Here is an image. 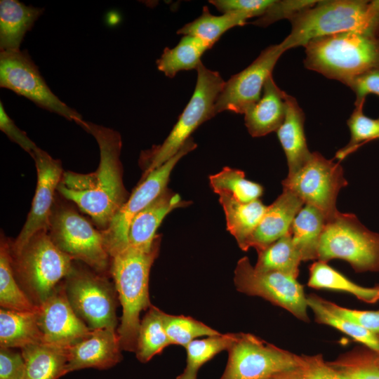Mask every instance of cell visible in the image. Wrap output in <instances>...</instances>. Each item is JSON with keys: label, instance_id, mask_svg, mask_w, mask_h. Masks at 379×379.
Wrapping results in <instances>:
<instances>
[{"label": "cell", "instance_id": "2", "mask_svg": "<svg viewBox=\"0 0 379 379\" xmlns=\"http://www.w3.org/2000/svg\"><path fill=\"white\" fill-rule=\"evenodd\" d=\"M161 241V235L157 234L152 245L147 247L128 245L111 258L110 274L122 307L117 329L122 350L135 352L140 313L152 305L149 272L159 255Z\"/></svg>", "mask_w": 379, "mask_h": 379}, {"label": "cell", "instance_id": "47", "mask_svg": "<svg viewBox=\"0 0 379 379\" xmlns=\"http://www.w3.org/2000/svg\"><path fill=\"white\" fill-rule=\"evenodd\" d=\"M275 379H303L298 373V370L290 373L283 374Z\"/></svg>", "mask_w": 379, "mask_h": 379}, {"label": "cell", "instance_id": "39", "mask_svg": "<svg viewBox=\"0 0 379 379\" xmlns=\"http://www.w3.org/2000/svg\"><path fill=\"white\" fill-rule=\"evenodd\" d=\"M351 379H379V366L371 350H357L328 362Z\"/></svg>", "mask_w": 379, "mask_h": 379}, {"label": "cell", "instance_id": "10", "mask_svg": "<svg viewBox=\"0 0 379 379\" xmlns=\"http://www.w3.org/2000/svg\"><path fill=\"white\" fill-rule=\"evenodd\" d=\"M220 379H275L300 368L301 357L251 334L238 333Z\"/></svg>", "mask_w": 379, "mask_h": 379}, {"label": "cell", "instance_id": "33", "mask_svg": "<svg viewBox=\"0 0 379 379\" xmlns=\"http://www.w3.org/2000/svg\"><path fill=\"white\" fill-rule=\"evenodd\" d=\"M161 312L162 310L152 305L140 320L135 353L141 363L149 361L171 345L164 326Z\"/></svg>", "mask_w": 379, "mask_h": 379}, {"label": "cell", "instance_id": "43", "mask_svg": "<svg viewBox=\"0 0 379 379\" xmlns=\"http://www.w3.org/2000/svg\"><path fill=\"white\" fill-rule=\"evenodd\" d=\"M209 2L223 13L242 12L251 18H258L265 13L273 0H211Z\"/></svg>", "mask_w": 379, "mask_h": 379}, {"label": "cell", "instance_id": "26", "mask_svg": "<svg viewBox=\"0 0 379 379\" xmlns=\"http://www.w3.org/2000/svg\"><path fill=\"white\" fill-rule=\"evenodd\" d=\"M44 343L39 326L36 312H20L1 308V347H22Z\"/></svg>", "mask_w": 379, "mask_h": 379}, {"label": "cell", "instance_id": "14", "mask_svg": "<svg viewBox=\"0 0 379 379\" xmlns=\"http://www.w3.org/2000/svg\"><path fill=\"white\" fill-rule=\"evenodd\" d=\"M234 284L240 293L260 297L302 321H310L303 286L292 276L280 272L258 271L245 256L237 262Z\"/></svg>", "mask_w": 379, "mask_h": 379}, {"label": "cell", "instance_id": "25", "mask_svg": "<svg viewBox=\"0 0 379 379\" xmlns=\"http://www.w3.org/2000/svg\"><path fill=\"white\" fill-rule=\"evenodd\" d=\"M21 354L24 379H58L67 373L68 348L41 343L22 347Z\"/></svg>", "mask_w": 379, "mask_h": 379}, {"label": "cell", "instance_id": "42", "mask_svg": "<svg viewBox=\"0 0 379 379\" xmlns=\"http://www.w3.org/2000/svg\"><path fill=\"white\" fill-rule=\"evenodd\" d=\"M321 302L325 307L333 314L350 320L379 336V310H352L323 298Z\"/></svg>", "mask_w": 379, "mask_h": 379}, {"label": "cell", "instance_id": "4", "mask_svg": "<svg viewBox=\"0 0 379 379\" xmlns=\"http://www.w3.org/2000/svg\"><path fill=\"white\" fill-rule=\"evenodd\" d=\"M305 67L347 86L357 77L379 70V37L342 32L317 37L304 46Z\"/></svg>", "mask_w": 379, "mask_h": 379}, {"label": "cell", "instance_id": "15", "mask_svg": "<svg viewBox=\"0 0 379 379\" xmlns=\"http://www.w3.org/2000/svg\"><path fill=\"white\" fill-rule=\"evenodd\" d=\"M287 51L281 42L265 48L246 68L225 81L216 102L215 112H245L260 98L266 80L281 55Z\"/></svg>", "mask_w": 379, "mask_h": 379}, {"label": "cell", "instance_id": "32", "mask_svg": "<svg viewBox=\"0 0 379 379\" xmlns=\"http://www.w3.org/2000/svg\"><path fill=\"white\" fill-rule=\"evenodd\" d=\"M10 240L1 234L0 243V305L1 308L37 312L36 306L19 286L11 265Z\"/></svg>", "mask_w": 379, "mask_h": 379}, {"label": "cell", "instance_id": "27", "mask_svg": "<svg viewBox=\"0 0 379 379\" xmlns=\"http://www.w3.org/2000/svg\"><path fill=\"white\" fill-rule=\"evenodd\" d=\"M327 220L317 208L304 204L297 213L290 233L302 261L317 260L319 240Z\"/></svg>", "mask_w": 379, "mask_h": 379}, {"label": "cell", "instance_id": "45", "mask_svg": "<svg viewBox=\"0 0 379 379\" xmlns=\"http://www.w3.org/2000/svg\"><path fill=\"white\" fill-rule=\"evenodd\" d=\"M0 129L10 140L18 144L30 156L38 147L36 144L29 138L26 133L20 130L5 112L2 102H0Z\"/></svg>", "mask_w": 379, "mask_h": 379}, {"label": "cell", "instance_id": "28", "mask_svg": "<svg viewBox=\"0 0 379 379\" xmlns=\"http://www.w3.org/2000/svg\"><path fill=\"white\" fill-rule=\"evenodd\" d=\"M307 286L317 289H329L346 292L368 304L379 301V286L366 287L359 285L327 262L317 260L309 267Z\"/></svg>", "mask_w": 379, "mask_h": 379}, {"label": "cell", "instance_id": "48", "mask_svg": "<svg viewBox=\"0 0 379 379\" xmlns=\"http://www.w3.org/2000/svg\"><path fill=\"white\" fill-rule=\"evenodd\" d=\"M374 359L376 362V364L378 365L379 366V354H378L377 353L374 352Z\"/></svg>", "mask_w": 379, "mask_h": 379}, {"label": "cell", "instance_id": "29", "mask_svg": "<svg viewBox=\"0 0 379 379\" xmlns=\"http://www.w3.org/2000/svg\"><path fill=\"white\" fill-rule=\"evenodd\" d=\"M212 47L200 38L184 35L175 47L164 48L161 57L156 61L157 68L170 78L174 77L180 71L197 70L201 63L202 55Z\"/></svg>", "mask_w": 379, "mask_h": 379}, {"label": "cell", "instance_id": "24", "mask_svg": "<svg viewBox=\"0 0 379 379\" xmlns=\"http://www.w3.org/2000/svg\"><path fill=\"white\" fill-rule=\"evenodd\" d=\"M218 194L225 215L227 230L235 238L239 248L244 251H248V241L267 206L260 199L243 203L227 192H221Z\"/></svg>", "mask_w": 379, "mask_h": 379}, {"label": "cell", "instance_id": "38", "mask_svg": "<svg viewBox=\"0 0 379 379\" xmlns=\"http://www.w3.org/2000/svg\"><path fill=\"white\" fill-rule=\"evenodd\" d=\"M365 102L354 105L355 107L347 124L350 131V142L335 154L340 161L354 152L362 144L379 139V117L372 119L364 114Z\"/></svg>", "mask_w": 379, "mask_h": 379}, {"label": "cell", "instance_id": "1", "mask_svg": "<svg viewBox=\"0 0 379 379\" xmlns=\"http://www.w3.org/2000/svg\"><path fill=\"white\" fill-rule=\"evenodd\" d=\"M80 126L98 144L99 166L88 174L64 172L57 191L88 215L102 231L128 198L120 160L121 137L117 131L89 121Z\"/></svg>", "mask_w": 379, "mask_h": 379}, {"label": "cell", "instance_id": "5", "mask_svg": "<svg viewBox=\"0 0 379 379\" xmlns=\"http://www.w3.org/2000/svg\"><path fill=\"white\" fill-rule=\"evenodd\" d=\"M11 256L19 286L37 307L67 277L74 262L55 246L48 230L36 232L20 249L11 251Z\"/></svg>", "mask_w": 379, "mask_h": 379}, {"label": "cell", "instance_id": "20", "mask_svg": "<svg viewBox=\"0 0 379 379\" xmlns=\"http://www.w3.org/2000/svg\"><path fill=\"white\" fill-rule=\"evenodd\" d=\"M287 93L275 83L272 75L266 80L260 100L244 114L246 127L254 138L276 131L286 114Z\"/></svg>", "mask_w": 379, "mask_h": 379}, {"label": "cell", "instance_id": "36", "mask_svg": "<svg viewBox=\"0 0 379 379\" xmlns=\"http://www.w3.org/2000/svg\"><path fill=\"white\" fill-rule=\"evenodd\" d=\"M209 181L216 194L227 192L243 203L258 200L263 194V187L257 182L247 180L244 171L228 166L210 175Z\"/></svg>", "mask_w": 379, "mask_h": 379}, {"label": "cell", "instance_id": "19", "mask_svg": "<svg viewBox=\"0 0 379 379\" xmlns=\"http://www.w3.org/2000/svg\"><path fill=\"white\" fill-rule=\"evenodd\" d=\"M304 202L293 192L282 193L267 209L248 244V249L262 250L289 232L293 219Z\"/></svg>", "mask_w": 379, "mask_h": 379}, {"label": "cell", "instance_id": "8", "mask_svg": "<svg viewBox=\"0 0 379 379\" xmlns=\"http://www.w3.org/2000/svg\"><path fill=\"white\" fill-rule=\"evenodd\" d=\"M80 262L74 260L69 273L63 279L71 307L91 330L116 331L119 298L115 286L106 274Z\"/></svg>", "mask_w": 379, "mask_h": 379}, {"label": "cell", "instance_id": "3", "mask_svg": "<svg viewBox=\"0 0 379 379\" xmlns=\"http://www.w3.org/2000/svg\"><path fill=\"white\" fill-rule=\"evenodd\" d=\"M290 21V34L281 41L286 50L305 46L317 37L342 32L379 37V0L317 1Z\"/></svg>", "mask_w": 379, "mask_h": 379}, {"label": "cell", "instance_id": "18", "mask_svg": "<svg viewBox=\"0 0 379 379\" xmlns=\"http://www.w3.org/2000/svg\"><path fill=\"white\" fill-rule=\"evenodd\" d=\"M121 350L116 331L92 330L88 337L68 348L67 372L86 368H110L122 360Z\"/></svg>", "mask_w": 379, "mask_h": 379}, {"label": "cell", "instance_id": "41", "mask_svg": "<svg viewBox=\"0 0 379 379\" xmlns=\"http://www.w3.org/2000/svg\"><path fill=\"white\" fill-rule=\"evenodd\" d=\"M298 373L303 379H351L323 359L322 355H300Z\"/></svg>", "mask_w": 379, "mask_h": 379}, {"label": "cell", "instance_id": "21", "mask_svg": "<svg viewBox=\"0 0 379 379\" xmlns=\"http://www.w3.org/2000/svg\"><path fill=\"white\" fill-rule=\"evenodd\" d=\"M190 204V201L182 200L178 194L166 188L134 217L129 226L128 245L135 247L152 245L164 218L172 211Z\"/></svg>", "mask_w": 379, "mask_h": 379}, {"label": "cell", "instance_id": "22", "mask_svg": "<svg viewBox=\"0 0 379 379\" xmlns=\"http://www.w3.org/2000/svg\"><path fill=\"white\" fill-rule=\"evenodd\" d=\"M286 102L285 118L277 134L286 157L288 174H292L306 163L312 152L307 145L302 109L297 100L288 93Z\"/></svg>", "mask_w": 379, "mask_h": 379}, {"label": "cell", "instance_id": "31", "mask_svg": "<svg viewBox=\"0 0 379 379\" xmlns=\"http://www.w3.org/2000/svg\"><path fill=\"white\" fill-rule=\"evenodd\" d=\"M249 15L242 12H230L221 15L211 14L207 6H204L201 15L177 31V34L200 38L211 46L230 29L243 26Z\"/></svg>", "mask_w": 379, "mask_h": 379}, {"label": "cell", "instance_id": "11", "mask_svg": "<svg viewBox=\"0 0 379 379\" xmlns=\"http://www.w3.org/2000/svg\"><path fill=\"white\" fill-rule=\"evenodd\" d=\"M347 185L341 165L317 152H312L300 168L282 181L283 189L295 194L305 204L317 208L327 220L339 211L337 197Z\"/></svg>", "mask_w": 379, "mask_h": 379}, {"label": "cell", "instance_id": "46", "mask_svg": "<svg viewBox=\"0 0 379 379\" xmlns=\"http://www.w3.org/2000/svg\"><path fill=\"white\" fill-rule=\"evenodd\" d=\"M348 87L355 93L354 105L365 102L369 94L379 96V70L368 72L357 77Z\"/></svg>", "mask_w": 379, "mask_h": 379}, {"label": "cell", "instance_id": "9", "mask_svg": "<svg viewBox=\"0 0 379 379\" xmlns=\"http://www.w3.org/2000/svg\"><path fill=\"white\" fill-rule=\"evenodd\" d=\"M48 233L55 246L74 260L98 273H110L111 258L105 249L102 231L74 208L55 199Z\"/></svg>", "mask_w": 379, "mask_h": 379}, {"label": "cell", "instance_id": "30", "mask_svg": "<svg viewBox=\"0 0 379 379\" xmlns=\"http://www.w3.org/2000/svg\"><path fill=\"white\" fill-rule=\"evenodd\" d=\"M258 252L255 269L260 272H280L298 279L301 254L295 246L290 231Z\"/></svg>", "mask_w": 379, "mask_h": 379}, {"label": "cell", "instance_id": "13", "mask_svg": "<svg viewBox=\"0 0 379 379\" xmlns=\"http://www.w3.org/2000/svg\"><path fill=\"white\" fill-rule=\"evenodd\" d=\"M0 86L81 126L84 120L49 88L26 50L0 52Z\"/></svg>", "mask_w": 379, "mask_h": 379}, {"label": "cell", "instance_id": "6", "mask_svg": "<svg viewBox=\"0 0 379 379\" xmlns=\"http://www.w3.org/2000/svg\"><path fill=\"white\" fill-rule=\"evenodd\" d=\"M197 71L192 96L168 135L161 144L140 154L142 179L176 154L200 125L217 114L215 102L225 81L219 72L208 69L202 62Z\"/></svg>", "mask_w": 379, "mask_h": 379}, {"label": "cell", "instance_id": "7", "mask_svg": "<svg viewBox=\"0 0 379 379\" xmlns=\"http://www.w3.org/2000/svg\"><path fill=\"white\" fill-rule=\"evenodd\" d=\"M333 259L345 260L356 272H379V233L354 214L338 211L327 220L317 251V260Z\"/></svg>", "mask_w": 379, "mask_h": 379}, {"label": "cell", "instance_id": "12", "mask_svg": "<svg viewBox=\"0 0 379 379\" xmlns=\"http://www.w3.org/2000/svg\"><path fill=\"white\" fill-rule=\"evenodd\" d=\"M196 147L197 144L190 138L176 154L141 179L107 228L102 230L105 247L111 258L128 246V230L134 217L167 188L170 175L176 164Z\"/></svg>", "mask_w": 379, "mask_h": 379}, {"label": "cell", "instance_id": "40", "mask_svg": "<svg viewBox=\"0 0 379 379\" xmlns=\"http://www.w3.org/2000/svg\"><path fill=\"white\" fill-rule=\"evenodd\" d=\"M317 1L313 0H273L265 13L251 23L260 27H266L283 19L291 20L300 12L312 7Z\"/></svg>", "mask_w": 379, "mask_h": 379}, {"label": "cell", "instance_id": "16", "mask_svg": "<svg viewBox=\"0 0 379 379\" xmlns=\"http://www.w3.org/2000/svg\"><path fill=\"white\" fill-rule=\"evenodd\" d=\"M35 162L37 183L27 220L14 241H10L11 251L20 249L36 232L48 230L55 201V192L62 180L61 161L37 147L31 156Z\"/></svg>", "mask_w": 379, "mask_h": 379}, {"label": "cell", "instance_id": "17", "mask_svg": "<svg viewBox=\"0 0 379 379\" xmlns=\"http://www.w3.org/2000/svg\"><path fill=\"white\" fill-rule=\"evenodd\" d=\"M36 315L44 343L69 348L88 337L92 332L71 307L63 280L38 307Z\"/></svg>", "mask_w": 379, "mask_h": 379}, {"label": "cell", "instance_id": "23", "mask_svg": "<svg viewBox=\"0 0 379 379\" xmlns=\"http://www.w3.org/2000/svg\"><path fill=\"white\" fill-rule=\"evenodd\" d=\"M43 8L26 6L17 0L0 1V50L20 51L23 38L36 20Z\"/></svg>", "mask_w": 379, "mask_h": 379}, {"label": "cell", "instance_id": "44", "mask_svg": "<svg viewBox=\"0 0 379 379\" xmlns=\"http://www.w3.org/2000/svg\"><path fill=\"white\" fill-rule=\"evenodd\" d=\"M25 362L21 353L0 348V379H24Z\"/></svg>", "mask_w": 379, "mask_h": 379}, {"label": "cell", "instance_id": "35", "mask_svg": "<svg viewBox=\"0 0 379 379\" xmlns=\"http://www.w3.org/2000/svg\"><path fill=\"white\" fill-rule=\"evenodd\" d=\"M307 306L314 314L317 323L330 326L363 344L379 354V336L359 325L333 314L325 307L321 298L311 294L307 296Z\"/></svg>", "mask_w": 379, "mask_h": 379}, {"label": "cell", "instance_id": "37", "mask_svg": "<svg viewBox=\"0 0 379 379\" xmlns=\"http://www.w3.org/2000/svg\"><path fill=\"white\" fill-rule=\"evenodd\" d=\"M161 317L171 345H178L185 348L192 341L199 337H209L221 333L191 317L173 315L163 311Z\"/></svg>", "mask_w": 379, "mask_h": 379}, {"label": "cell", "instance_id": "34", "mask_svg": "<svg viewBox=\"0 0 379 379\" xmlns=\"http://www.w3.org/2000/svg\"><path fill=\"white\" fill-rule=\"evenodd\" d=\"M237 337V333H220L192 341L185 347L186 366L175 379H197V373L200 368L220 352L227 351Z\"/></svg>", "mask_w": 379, "mask_h": 379}]
</instances>
